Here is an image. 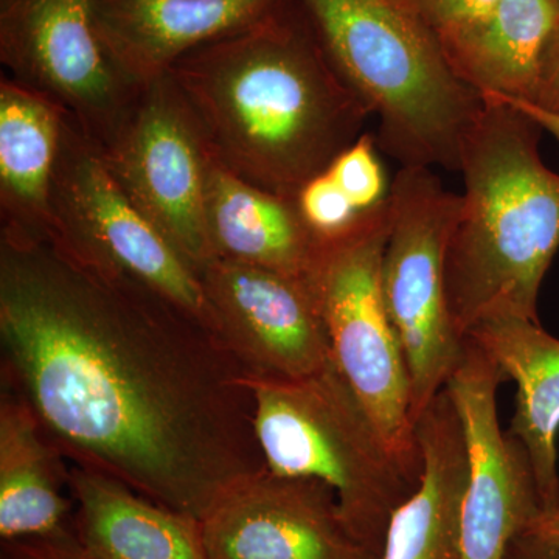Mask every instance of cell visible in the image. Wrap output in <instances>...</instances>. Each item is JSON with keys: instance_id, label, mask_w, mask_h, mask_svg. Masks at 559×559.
I'll return each instance as SVG.
<instances>
[{"instance_id": "obj_1", "label": "cell", "mask_w": 559, "mask_h": 559, "mask_svg": "<svg viewBox=\"0 0 559 559\" xmlns=\"http://www.w3.org/2000/svg\"><path fill=\"white\" fill-rule=\"evenodd\" d=\"M2 385L70 465L204 520L266 469L245 370L159 290L0 231Z\"/></svg>"}, {"instance_id": "obj_2", "label": "cell", "mask_w": 559, "mask_h": 559, "mask_svg": "<svg viewBox=\"0 0 559 559\" xmlns=\"http://www.w3.org/2000/svg\"><path fill=\"white\" fill-rule=\"evenodd\" d=\"M168 73L213 157L288 200L355 143L371 117L299 0H282L248 27L191 50Z\"/></svg>"}, {"instance_id": "obj_3", "label": "cell", "mask_w": 559, "mask_h": 559, "mask_svg": "<svg viewBox=\"0 0 559 559\" xmlns=\"http://www.w3.org/2000/svg\"><path fill=\"white\" fill-rule=\"evenodd\" d=\"M463 145L462 207L447 252L448 304L462 340L487 320L538 319L543 280L559 249V175L539 154L543 130L502 98Z\"/></svg>"}, {"instance_id": "obj_4", "label": "cell", "mask_w": 559, "mask_h": 559, "mask_svg": "<svg viewBox=\"0 0 559 559\" xmlns=\"http://www.w3.org/2000/svg\"><path fill=\"white\" fill-rule=\"evenodd\" d=\"M330 61L378 119L401 167L459 171L484 98L455 75L437 36L396 0H299Z\"/></svg>"}, {"instance_id": "obj_5", "label": "cell", "mask_w": 559, "mask_h": 559, "mask_svg": "<svg viewBox=\"0 0 559 559\" xmlns=\"http://www.w3.org/2000/svg\"><path fill=\"white\" fill-rule=\"evenodd\" d=\"M248 384L266 468L333 489L349 533L381 559L390 520L421 474L393 454L334 364L307 380Z\"/></svg>"}, {"instance_id": "obj_6", "label": "cell", "mask_w": 559, "mask_h": 559, "mask_svg": "<svg viewBox=\"0 0 559 559\" xmlns=\"http://www.w3.org/2000/svg\"><path fill=\"white\" fill-rule=\"evenodd\" d=\"M390 198L347 235L322 245L310 278L329 330L331 358L390 450L415 474L421 452L403 347L382 293Z\"/></svg>"}, {"instance_id": "obj_7", "label": "cell", "mask_w": 559, "mask_h": 559, "mask_svg": "<svg viewBox=\"0 0 559 559\" xmlns=\"http://www.w3.org/2000/svg\"><path fill=\"white\" fill-rule=\"evenodd\" d=\"M460 207L462 194L444 189L432 168L401 167L392 180L382 293L409 370L415 423L447 388L465 348L447 293L448 242Z\"/></svg>"}, {"instance_id": "obj_8", "label": "cell", "mask_w": 559, "mask_h": 559, "mask_svg": "<svg viewBox=\"0 0 559 559\" xmlns=\"http://www.w3.org/2000/svg\"><path fill=\"white\" fill-rule=\"evenodd\" d=\"M51 215L50 240L159 290L218 334L200 275L124 193L98 143L69 112L51 186Z\"/></svg>"}, {"instance_id": "obj_9", "label": "cell", "mask_w": 559, "mask_h": 559, "mask_svg": "<svg viewBox=\"0 0 559 559\" xmlns=\"http://www.w3.org/2000/svg\"><path fill=\"white\" fill-rule=\"evenodd\" d=\"M100 150L124 193L200 275L215 259L205 219L215 157L197 114L170 73L142 87Z\"/></svg>"}, {"instance_id": "obj_10", "label": "cell", "mask_w": 559, "mask_h": 559, "mask_svg": "<svg viewBox=\"0 0 559 559\" xmlns=\"http://www.w3.org/2000/svg\"><path fill=\"white\" fill-rule=\"evenodd\" d=\"M0 61L11 79L68 110L100 146L143 87L103 38L98 0H0Z\"/></svg>"}, {"instance_id": "obj_11", "label": "cell", "mask_w": 559, "mask_h": 559, "mask_svg": "<svg viewBox=\"0 0 559 559\" xmlns=\"http://www.w3.org/2000/svg\"><path fill=\"white\" fill-rule=\"evenodd\" d=\"M503 371L466 337L448 392L462 419L468 447V480L462 511L463 559H503L511 540L546 516L524 447L500 428Z\"/></svg>"}, {"instance_id": "obj_12", "label": "cell", "mask_w": 559, "mask_h": 559, "mask_svg": "<svg viewBox=\"0 0 559 559\" xmlns=\"http://www.w3.org/2000/svg\"><path fill=\"white\" fill-rule=\"evenodd\" d=\"M200 278L219 340L249 380H307L333 364L310 280L224 259Z\"/></svg>"}, {"instance_id": "obj_13", "label": "cell", "mask_w": 559, "mask_h": 559, "mask_svg": "<svg viewBox=\"0 0 559 559\" xmlns=\"http://www.w3.org/2000/svg\"><path fill=\"white\" fill-rule=\"evenodd\" d=\"M201 525L209 559H377L349 533L333 489L267 468L227 492Z\"/></svg>"}, {"instance_id": "obj_14", "label": "cell", "mask_w": 559, "mask_h": 559, "mask_svg": "<svg viewBox=\"0 0 559 559\" xmlns=\"http://www.w3.org/2000/svg\"><path fill=\"white\" fill-rule=\"evenodd\" d=\"M415 433L421 452V479L390 520L381 559H463L468 447L447 389L419 415Z\"/></svg>"}, {"instance_id": "obj_15", "label": "cell", "mask_w": 559, "mask_h": 559, "mask_svg": "<svg viewBox=\"0 0 559 559\" xmlns=\"http://www.w3.org/2000/svg\"><path fill=\"white\" fill-rule=\"evenodd\" d=\"M282 0H98L103 38L145 86L191 50L248 27Z\"/></svg>"}, {"instance_id": "obj_16", "label": "cell", "mask_w": 559, "mask_h": 559, "mask_svg": "<svg viewBox=\"0 0 559 559\" xmlns=\"http://www.w3.org/2000/svg\"><path fill=\"white\" fill-rule=\"evenodd\" d=\"M468 337L518 385L509 433L527 452L546 516L559 511V340L539 322L487 320Z\"/></svg>"}, {"instance_id": "obj_17", "label": "cell", "mask_w": 559, "mask_h": 559, "mask_svg": "<svg viewBox=\"0 0 559 559\" xmlns=\"http://www.w3.org/2000/svg\"><path fill=\"white\" fill-rule=\"evenodd\" d=\"M558 28L559 0H498L437 39L455 75L480 95L532 102Z\"/></svg>"}, {"instance_id": "obj_18", "label": "cell", "mask_w": 559, "mask_h": 559, "mask_svg": "<svg viewBox=\"0 0 559 559\" xmlns=\"http://www.w3.org/2000/svg\"><path fill=\"white\" fill-rule=\"evenodd\" d=\"M68 110L0 76V231L50 240L51 186Z\"/></svg>"}, {"instance_id": "obj_19", "label": "cell", "mask_w": 559, "mask_h": 559, "mask_svg": "<svg viewBox=\"0 0 559 559\" xmlns=\"http://www.w3.org/2000/svg\"><path fill=\"white\" fill-rule=\"evenodd\" d=\"M205 219L215 259L310 280L322 245L288 198L246 182L213 159Z\"/></svg>"}, {"instance_id": "obj_20", "label": "cell", "mask_w": 559, "mask_h": 559, "mask_svg": "<svg viewBox=\"0 0 559 559\" xmlns=\"http://www.w3.org/2000/svg\"><path fill=\"white\" fill-rule=\"evenodd\" d=\"M69 487L75 536L92 559H209L197 518L75 465L69 466Z\"/></svg>"}, {"instance_id": "obj_21", "label": "cell", "mask_w": 559, "mask_h": 559, "mask_svg": "<svg viewBox=\"0 0 559 559\" xmlns=\"http://www.w3.org/2000/svg\"><path fill=\"white\" fill-rule=\"evenodd\" d=\"M64 455L16 393L0 396V538H55L70 530Z\"/></svg>"}, {"instance_id": "obj_22", "label": "cell", "mask_w": 559, "mask_h": 559, "mask_svg": "<svg viewBox=\"0 0 559 559\" xmlns=\"http://www.w3.org/2000/svg\"><path fill=\"white\" fill-rule=\"evenodd\" d=\"M325 171L360 213L373 212L389 201L392 182L378 156L373 134L360 135Z\"/></svg>"}, {"instance_id": "obj_23", "label": "cell", "mask_w": 559, "mask_h": 559, "mask_svg": "<svg viewBox=\"0 0 559 559\" xmlns=\"http://www.w3.org/2000/svg\"><path fill=\"white\" fill-rule=\"evenodd\" d=\"M293 201L305 226L320 245L340 240L367 215L358 212L326 171L308 179Z\"/></svg>"}, {"instance_id": "obj_24", "label": "cell", "mask_w": 559, "mask_h": 559, "mask_svg": "<svg viewBox=\"0 0 559 559\" xmlns=\"http://www.w3.org/2000/svg\"><path fill=\"white\" fill-rule=\"evenodd\" d=\"M433 35H440L487 13L498 0H396Z\"/></svg>"}, {"instance_id": "obj_25", "label": "cell", "mask_w": 559, "mask_h": 559, "mask_svg": "<svg viewBox=\"0 0 559 559\" xmlns=\"http://www.w3.org/2000/svg\"><path fill=\"white\" fill-rule=\"evenodd\" d=\"M7 559H92L72 532L55 538H28L7 543Z\"/></svg>"}, {"instance_id": "obj_26", "label": "cell", "mask_w": 559, "mask_h": 559, "mask_svg": "<svg viewBox=\"0 0 559 559\" xmlns=\"http://www.w3.org/2000/svg\"><path fill=\"white\" fill-rule=\"evenodd\" d=\"M539 108L559 114V28L549 44L540 68L538 87L530 102Z\"/></svg>"}, {"instance_id": "obj_27", "label": "cell", "mask_w": 559, "mask_h": 559, "mask_svg": "<svg viewBox=\"0 0 559 559\" xmlns=\"http://www.w3.org/2000/svg\"><path fill=\"white\" fill-rule=\"evenodd\" d=\"M503 559H559V546L535 532H525L511 540Z\"/></svg>"}, {"instance_id": "obj_28", "label": "cell", "mask_w": 559, "mask_h": 559, "mask_svg": "<svg viewBox=\"0 0 559 559\" xmlns=\"http://www.w3.org/2000/svg\"><path fill=\"white\" fill-rule=\"evenodd\" d=\"M491 97H496V95H491ZM502 98L503 102L510 103V105L516 106L518 109L522 110L525 116H528L530 119L535 121L536 124L540 128V130L549 132L550 135H554V139H557L559 142V114L550 112V110H546L539 108V106L533 105V103L524 102V100H513V98Z\"/></svg>"}, {"instance_id": "obj_29", "label": "cell", "mask_w": 559, "mask_h": 559, "mask_svg": "<svg viewBox=\"0 0 559 559\" xmlns=\"http://www.w3.org/2000/svg\"><path fill=\"white\" fill-rule=\"evenodd\" d=\"M530 532L538 533L543 538L549 539L550 543L559 546V511L549 514V516L540 518V520L536 522L535 527L530 530Z\"/></svg>"}, {"instance_id": "obj_30", "label": "cell", "mask_w": 559, "mask_h": 559, "mask_svg": "<svg viewBox=\"0 0 559 559\" xmlns=\"http://www.w3.org/2000/svg\"><path fill=\"white\" fill-rule=\"evenodd\" d=\"M3 559H7V558H3Z\"/></svg>"}]
</instances>
